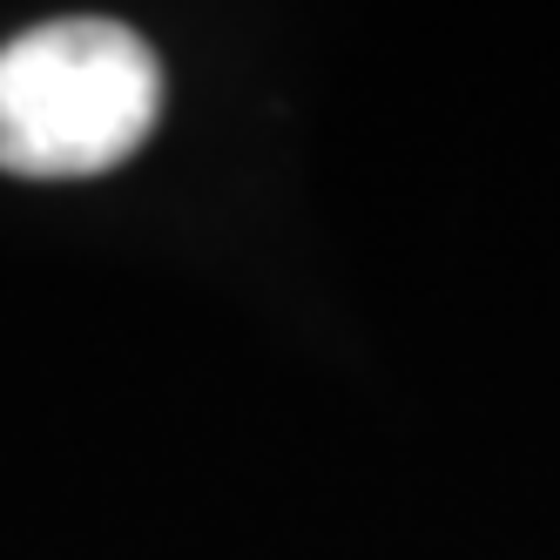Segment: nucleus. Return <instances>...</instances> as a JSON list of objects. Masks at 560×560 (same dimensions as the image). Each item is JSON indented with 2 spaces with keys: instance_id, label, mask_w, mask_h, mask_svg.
Wrapping results in <instances>:
<instances>
[{
  "instance_id": "nucleus-1",
  "label": "nucleus",
  "mask_w": 560,
  "mask_h": 560,
  "mask_svg": "<svg viewBox=\"0 0 560 560\" xmlns=\"http://www.w3.org/2000/svg\"><path fill=\"white\" fill-rule=\"evenodd\" d=\"M163 115V61L122 21H48L0 48V170L27 183L102 176Z\"/></svg>"
}]
</instances>
